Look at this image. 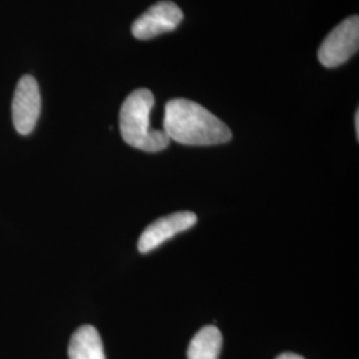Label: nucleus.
<instances>
[{
  "instance_id": "f257e3e1",
  "label": "nucleus",
  "mask_w": 359,
  "mask_h": 359,
  "mask_svg": "<svg viewBox=\"0 0 359 359\" xmlns=\"http://www.w3.org/2000/svg\"><path fill=\"white\" fill-rule=\"evenodd\" d=\"M164 132L169 140L184 145H218L231 139V130L225 123L203 105L187 99L167 104Z\"/></svg>"
},
{
  "instance_id": "f03ea898",
  "label": "nucleus",
  "mask_w": 359,
  "mask_h": 359,
  "mask_svg": "<svg viewBox=\"0 0 359 359\" xmlns=\"http://www.w3.org/2000/svg\"><path fill=\"white\" fill-rule=\"evenodd\" d=\"M154 96L149 90H133L120 109V132L130 147L144 152H160L169 145L167 133L151 128Z\"/></svg>"
},
{
  "instance_id": "7ed1b4c3",
  "label": "nucleus",
  "mask_w": 359,
  "mask_h": 359,
  "mask_svg": "<svg viewBox=\"0 0 359 359\" xmlns=\"http://www.w3.org/2000/svg\"><path fill=\"white\" fill-rule=\"evenodd\" d=\"M359 47V18L350 16L334 28L322 41L318 60L326 68H335L351 59Z\"/></svg>"
},
{
  "instance_id": "20e7f679",
  "label": "nucleus",
  "mask_w": 359,
  "mask_h": 359,
  "mask_svg": "<svg viewBox=\"0 0 359 359\" xmlns=\"http://www.w3.org/2000/svg\"><path fill=\"white\" fill-rule=\"evenodd\" d=\"M41 111V97L36 79L22 77L16 86L13 100V121L20 135H29L38 123Z\"/></svg>"
},
{
  "instance_id": "39448f33",
  "label": "nucleus",
  "mask_w": 359,
  "mask_h": 359,
  "mask_svg": "<svg viewBox=\"0 0 359 359\" xmlns=\"http://www.w3.org/2000/svg\"><path fill=\"white\" fill-rule=\"evenodd\" d=\"M182 18L184 13L176 3L168 0L158 1L135 20L132 25V34L139 40H149L161 34L175 31Z\"/></svg>"
},
{
  "instance_id": "423d86ee",
  "label": "nucleus",
  "mask_w": 359,
  "mask_h": 359,
  "mask_svg": "<svg viewBox=\"0 0 359 359\" xmlns=\"http://www.w3.org/2000/svg\"><path fill=\"white\" fill-rule=\"evenodd\" d=\"M196 222L197 216L192 212H177L158 218L142 231L137 244L139 252L148 253L154 250L181 231L191 229Z\"/></svg>"
},
{
  "instance_id": "0eeeda50",
  "label": "nucleus",
  "mask_w": 359,
  "mask_h": 359,
  "mask_svg": "<svg viewBox=\"0 0 359 359\" xmlns=\"http://www.w3.org/2000/svg\"><path fill=\"white\" fill-rule=\"evenodd\" d=\"M68 357L69 359H107L99 332L90 325L79 327L71 337Z\"/></svg>"
},
{
  "instance_id": "6e6552de",
  "label": "nucleus",
  "mask_w": 359,
  "mask_h": 359,
  "mask_svg": "<svg viewBox=\"0 0 359 359\" xmlns=\"http://www.w3.org/2000/svg\"><path fill=\"white\" fill-rule=\"evenodd\" d=\"M222 335L216 326H205L193 337L188 347V359H218Z\"/></svg>"
},
{
  "instance_id": "1a4fd4ad",
  "label": "nucleus",
  "mask_w": 359,
  "mask_h": 359,
  "mask_svg": "<svg viewBox=\"0 0 359 359\" xmlns=\"http://www.w3.org/2000/svg\"><path fill=\"white\" fill-rule=\"evenodd\" d=\"M276 359H305L302 358L301 355H297L294 353H283L280 357H277Z\"/></svg>"
},
{
  "instance_id": "9d476101",
  "label": "nucleus",
  "mask_w": 359,
  "mask_h": 359,
  "mask_svg": "<svg viewBox=\"0 0 359 359\" xmlns=\"http://www.w3.org/2000/svg\"><path fill=\"white\" fill-rule=\"evenodd\" d=\"M355 129H357V136L359 135V114L358 111H357V114H355Z\"/></svg>"
}]
</instances>
